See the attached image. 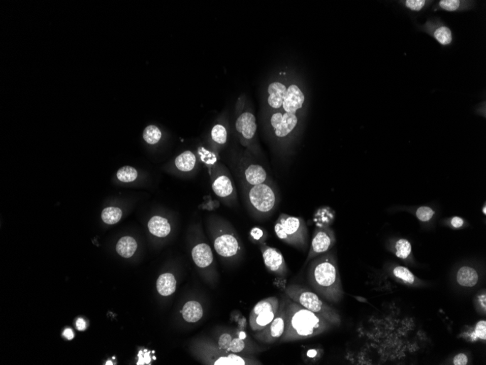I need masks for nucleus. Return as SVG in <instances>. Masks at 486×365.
<instances>
[{"mask_svg": "<svg viewBox=\"0 0 486 365\" xmlns=\"http://www.w3.org/2000/svg\"><path fill=\"white\" fill-rule=\"evenodd\" d=\"M243 179L248 186H253L266 182L268 176L261 165L250 164L244 170Z\"/></svg>", "mask_w": 486, "mask_h": 365, "instance_id": "4468645a", "label": "nucleus"}, {"mask_svg": "<svg viewBox=\"0 0 486 365\" xmlns=\"http://www.w3.org/2000/svg\"><path fill=\"white\" fill-rule=\"evenodd\" d=\"M247 364L248 362L243 357L233 353L227 356H222L214 362L215 365H245Z\"/></svg>", "mask_w": 486, "mask_h": 365, "instance_id": "cd10ccee", "label": "nucleus"}, {"mask_svg": "<svg viewBox=\"0 0 486 365\" xmlns=\"http://www.w3.org/2000/svg\"><path fill=\"white\" fill-rule=\"evenodd\" d=\"M211 138L213 142L219 145H223L227 142V130L221 124L213 126L211 130Z\"/></svg>", "mask_w": 486, "mask_h": 365, "instance_id": "c85d7f7f", "label": "nucleus"}, {"mask_svg": "<svg viewBox=\"0 0 486 365\" xmlns=\"http://www.w3.org/2000/svg\"><path fill=\"white\" fill-rule=\"evenodd\" d=\"M285 300L286 324L280 340L281 342H293L315 337L334 327L323 317L294 302L286 294Z\"/></svg>", "mask_w": 486, "mask_h": 365, "instance_id": "f03ea898", "label": "nucleus"}, {"mask_svg": "<svg viewBox=\"0 0 486 365\" xmlns=\"http://www.w3.org/2000/svg\"><path fill=\"white\" fill-rule=\"evenodd\" d=\"M439 4H440L441 8L445 10V11H454L458 9L459 6H460V2L457 1V0H443V1H440Z\"/></svg>", "mask_w": 486, "mask_h": 365, "instance_id": "72a5a7b5", "label": "nucleus"}, {"mask_svg": "<svg viewBox=\"0 0 486 365\" xmlns=\"http://www.w3.org/2000/svg\"><path fill=\"white\" fill-rule=\"evenodd\" d=\"M336 242L335 233L329 226L317 227L314 230L312 243L305 264L314 258L331 251Z\"/></svg>", "mask_w": 486, "mask_h": 365, "instance_id": "6e6552de", "label": "nucleus"}, {"mask_svg": "<svg viewBox=\"0 0 486 365\" xmlns=\"http://www.w3.org/2000/svg\"><path fill=\"white\" fill-rule=\"evenodd\" d=\"M213 191L216 196L221 198H227L235 194V187L231 179L226 174H219L212 185Z\"/></svg>", "mask_w": 486, "mask_h": 365, "instance_id": "f3484780", "label": "nucleus"}, {"mask_svg": "<svg viewBox=\"0 0 486 365\" xmlns=\"http://www.w3.org/2000/svg\"><path fill=\"white\" fill-rule=\"evenodd\" d=\"M286 324V300L285 296L280 301L278 311L275 319L263 329L255 332L254 337L265 344H275L280 340L285 332Z\"/></svg>", "mask_w": 486, "mask_h": 365, "instance_id": "0eeeda50", "label": "nucleus"}, {"mask_svg": "<svg viewBox=\"0 0 486 365\" xmlns=\"http://www.w3.org/2000/svg\"><path fill=\"white\" fill-rule=\"evenodd\" d=\"M285 293L294 302L322 316L333 325H340L341 319L338 311L325 302L318 294L311 289L300 284H293L287 286Z\"/></svg>", "mask_w": 486, "mask_h": 365, "instance_id": "7ed1b4c3", "label": "nucleus"}, {"mask_svg": "<svg viewBox=\"0 0 486 365\" xmlns=\"http://www.w3.org/2000/svg\"><path fill=\"white\" fill-rule=\"evenodd\" d=\"M417 218L422 222H428L435 215V211L429 206H421L416 210Z\"/></svg>", "mask_w": 486, "mask_h": 365, "instance_id": "2f4dec72", "label": "nucleus"}, {"mask_svg": "<svg viewBox=\"0 0 486 365\" xmlns=\"http://www.w3.org/2000/svg\"><path fill=\"white\" fill-rule=\"evenodd\" d=\"M482 211H483L484 215H485V214H486V211H485V205H484L483 210H482Z\"/></svg>", "mask_w": 486, "mask_h": 365, "instance_id": "a18cd8bd", "label": "nucleus"}, {"mask_svg": "<svg viewBox=\"0 0 486 365\" xmlns=\"http://www.w3.org/2000/svg\"><path fill=\"white\" fill-rule=\"evenodd\" d=\"M250 235L254 238L255 240H260L261 238L263 236V231L262 229L258 228H254L250 231Z\"/></svg>", "mask_w": 486, "mask_h": 365, "instance_id": "ea45409f", "label": "nucleus"}, {"mask_svg": "<svg viewBox=\"0 0 486 365\" xmlns=\"http://www.w3.org/2000/svg\"><path fill=\"white\" fill-rule=\"evenodd\" d=\"M117 177L122 182H131L138 177V172L135 168L126 166L118 170Z\"/></svg>", "mask_w": 486, "mask_h": 365, "instance_id": "bb28decb", "label": "nucleus"}, {"mask_svg": "<svg viewBox=\"0 0 486 365\" xmlns=\"http://www.w3.org/2000/svg\"><path fill=\"white\" fill-rule=\"evenodd\" d=\"M267 92L269 94L267 102L271 108L280 109L286 95L287 87L285 85L279 82H272L269 85Z\"/></svg>", "mask_w": 486, "mask_h": 365, "instance_id": "2eb2a0df", "label": "nucleus"}, {"mask_svg": "<svg viewBox=\"0 0 486 365\" xmlns=\"http://www.w3.org/2000/svg\"><path fill=\"white\" fill-rule=\"evenodd\" d=\"M137 247V242L133 237L124 236L117 242L116 250L121 257L130 258L135 253Z\"/></svg>", "mask_w": 486, "mask_h": 365, "instance_id": "4be33fe9", "label": "nucleus"}, {"mask_svg": "<svg viewBox=\"0 0 486 365\" xmlns=\"http://www.w3.org/2000/svg\"><path fill=\"white\" fill-rule=\"evenodd\" d=\"M395 255L400 259L405 260L411 255L412 252V247L411 243L408 240L402 239L398 240L395 244Z\"/></svg>", "mask_w": 486, "mask_h": 365, "instance_id": "a878e982", "label": "nucleus"}, {"mask_svg": "<svg viewBox=\"0 0 486 365\" xmlns=\"http://www.w3.org/2000/svg\"><path fill=\"white\" fill-rule=\"evenodd\" d=\"M245 344L244 339L242 338H235L232 339L231 343H230V346H229L228 352L233 353V354H240V353L243 352V350L245 349Z\"/></svg>", "mask_w": 486, "mask_h": 365, "instance_id": "473e14b6", "label": "nucleus"}, {"mask_svg": "<svg viewBox=\"0 0 486 365\" xmlns=\"http://www.w3.org/2000/svg\"><path fill=\"white\" fill-rule=\"evenodd\" d=\"M280 301L277 297H270L254 306L249 316V325L252 330L258 332L272 322L278 311Z\"/></svg>", "mask_w": 486, "mask_h": 365, "instance_id": "39448f33", "label": "nucleus"}, {"mask_svg": "<svg viewBox=\"0 0 486 365\" xmlns=\"http://www.w3.org/2000/svg\"><path fill=\"white\" fill-rule=\"evenodd\" d=\"M307 279L314 292L325 300L336 303L344 298V289L334 252L329 251L311 260Z\"/></svg>", "mask_w": 486, "mask_h": 365, "instance_id": "f257e3e1", "label": "nucleus"}, {"mask_svg": "<svg viewBox=\"0 0 486 365\" xmlns=\"http://www.w3.org/2000/svg\"><path fill=\"white\" fill-rule=\"evenodd\" d=\"M235 129L241 138L243 145H248L256 134L257 125L255 117L250 112L240 114L235 122Z\"/></svg>", "mask_w": 486, "mask_h": 365, "instance_id": "9b49d317", "label": "nucleus"}, {"mask_svg": "<svg viewBox=\"0 0 486 365\" xmlns=\"http://www.w3.org/2000/svg\"><path fill=\"white\" fill-rule=\"evenodd\" d=\"M435 38L441 44V45H446L451 43L452 34L450 30L446 26H442L438 28L435 31Z\"/></svg>", "mask_w": 486, "mask_h": 365, "instance_id": "7c9ffc66", "label": "nucleus"}, {"mask_svg": "<svg viewBox=\"0 0 486 365\" xmlns=\"http://www.w3.org/2000/svg\"><path fill=\"white\" fill-rule=\"evenodd\" d=\"M143 138L148 144H155L159 142L162 138V132L157 126L150 125L144 129Z\"/></svg>", "mask_w": 486, "mask_h": 365, "instance_id": "393cba45", "label": "nucleus"}, {"mask_svg": "<svg viewBox=\"0 0 486 365\" xmlns=\"http://www.w3.org/2000/svg\"><path fill=\"white\" fill-rule=\"evenodd\" d=\"M479 302H480L481 306H482L483 308L484 311H485L486 309V302H485V294H483L482 295L479 296Z\"/></svg>", "mask_w": 486, "mask_h": 365, "instance_id": "37998d69", "label": "nucleus"}, {"mask_svg": "<svg viewBox=\"0 0 486 365\" xmlns=\"http://www.w3.org/2000/svg\"><path fill=\"white\" fill-rule=\"evenodd\" d=\"M122 212L120 208L117 207H108L104 208L102 214V220L108 225H114L118 223L122 218Z\"/></svg>", "mask_w": 486, "mask_h": 365, "instance_id": "b1692460", "label": "nucleus"}, {"mask_svg": "<svg viewBox=\"0 0 486 365\" xmlns=\"http://www.w3.org/2000/svg\"><path fill=\"white\" fill-rule=\"evenodd\" d=\"M182 315L186 322H198L203 317V308L197 301H189L183 307Z\"/></svg>", "mask_w": 486, "mask_h": 365, "instance_id": "aec40b11", "label": "nucleus"}, {"mask_svg": "<svg viewBox=\"0 0 486 365\" xmlns=\"http://www.w3.org/2000/svg\"><path fill=\"white\" fill-rule=\"evenodd\" d=\"M157 289L162 296L171 295L176 289V280L171 273H164L157 279Z\"/></svg>", "mask_w": 486, "mask_h": 365, "instance_id": "412c9836", "label": "nucleus"}, {"mask_svg": "<svg viewBox=\"0 0 486 365\" xmlns=\"http://www.w3.org/2000/svg\"><path fill=\"white\" fill-rule=\"evenodd\" d=\"M76 326H77L78 330L84 331L86 329V322L82 318H79L76 322Z\"/></svg>", "mask_w": 486, "mask_h": 365, "instance_id": "a19ab883", "label": "nucleus"}, {"mask_svg": "<svg viewBox=\"0 0 486 365\" xmlns=\"http://www.w3.org/2000/svg\"><path fill=\"white\" fill-rule=\"evenodd\" d=\"M262 252L267 268L278 277H286L288 269L280 251L264 245L262 247Z\"/></svg>", "mask_w": 486, "mask_h": 365, "instance_id": "1a4fd4ad", "label": "nucleus"}, {"mask_svg": "<svg viewBox=\"0 0 486 365\" xmlns=\"http://www.w3.org/2000/svg\"><path fill=\"white\" fill-rule=\"evenodd\" d=\"M232 339H233V337H232L231 334H228V333L221 334L219 339H218V347H219V349L223 350V351H228L229 346H230Z\"/></svg>", "mask_w": 486, "mask_h": 365, "instance_id": "f704fd0d", "label": "nucleus"}, {"mask_svg": "<svg viewBox=\"0 0 486 365\" xmlns=\"http://www.w3.org/2000/svg\"><path fill=\"white\" fill-rule=\"evenodd\" d=\"M450 223H451V225L454 228H460L461 227L463 226L464 224H465V221H464L463 219L462 218L454 217V218L451 219Z\"/></svg>", "mask_w": 486, "mask_h": 365, "instance_id": "58836bf2", "label": "nucleus"}, {"mask_svg": "<svg viewBox=\"0 0 486 365\" xmlns=\"http://www.w3.org/2000/svg\"><path fill=\"white\" fill-rule=\"evenodd\" d=\"M196 156L191 151H185L175 159V165L179 171L188 172L194 169L196 165Z\"/></svg>", "mask_w": 486, "mask_h": 365, "instance_id": "5701e85b", "label": "nucleus"}, {"mask_svg": "<svg viewBox=\"0 0 486 365\" xmlns=\"http://www.w3.org/2000/svg\"><path fill=\"white\" fill-rule=\"evenodd\" d=\"M275 232L277 238L287 245L306 250L308 245V230L304 219L281 214L276 221Z\"/></svg>", "mask_w": 486, "mask_h": 365, "instance_id": "20e7f679", "label": "nucleus"}, {"mask_svg": "<svg viewBox=\"0 0 486 365\" xmlns=\"http://www.w3.org/2000/svg\"><path fill=\"white\" fill-rule=\"evenodd\" d=\"M148 228L151 234L159 238L167 236L171 230V225L168 220L159 216L151 218L148 223Z\"/></svg>", "mask_w": 486, "mask_h": 365, "instance_id": "a211bd4d", "label": "nucleus"}, {"mask_svg": "<svg viewBox=\"0 0 486 365\" xmlns=\"http://www.w3.org/2000/svg\"><path fill=\"white\" fill-rule=\"evenodd\" d=\"M63 336H64L67 339L72 340L74 337H75V334H74L73 331L69 328V329H65L64 332H63Z\"/></svg>", "mask_w": 486, "mask_h": 365, "instance_id": "79ce46f5", "label": "nucleus"}, {"mask_svg": "<svg viewBox=\"0 0 486 365\" xmlns=\"http://www.w3.org/2000/svg\"><path fill=\"white\" fill-rule=\"evenodd\" d=\"M112 364V361H107V364Z\"/></svg>", "mask_w": 486, "mask_h": 365, "instance_id": "49530a36", "label": "nucleus"}, {"mask_svg": "<svg viewBox=\"0 0 486 365\" xmlns=\"http://www.w3.org/2000/svg\"><path fill=\"white\" fill-rule=\"evenodd\" d=\"M214 248L220 256L231 258L240 251V242L233 233H223L214 240Z\"/></svg>", "mask_w": 486, "mask_h": 365, "instance_id": "f8f14e48", "label": "nucleus"}, {"mask_svg": "<svg viewBox=\"0 0 486 365\" xmlns=\"http://www.w3.org/2000/svg\"><path fill=\"white\" fill-rule=\"evenodd\" d=\"M270 124L277 137L285 138L297 127L298 117L296 114L277 112L271 116Z\"/></svg>", "mask_w": 486, "mask_h": 365, "instance_id": "9d476101", "label": "nucleus"}, {"mask_svg": "<svg viewBox=\"0 0 486 365\" xmlns=\"http://www.w3.org/2000/svg\"><path fill=\"white\" fill-rule=\"evenodd\" d=\"M393 273L397 278L401 279L408 284H413L415 282V277L407 267L397 266L393 270Z\"/></svg>", "mask_w": 486, "mask_h": 365, "instance_id": "c756f323", "label": "nucleus"}, {"mask_svg": "<svg viewBox=\"0 0 486 365\" xmlns=\"http://www.w3.org/2000/svg\"><path fill=\"white\" fill-rule=\"evenodd\" d=\"M304 100L305 97L302 90L297 85H290L287 89L282 109L287 113L296 114L299 109L302 108Z\"/></svg>", "mask_w": 486, "mask_h": 365, "instance_id": "ddd939ff", "label": "nucleus"}, {"mask_svg": "<svg viewBox=\"0 0 486 365\" xmlns=\"http://www.w3.org/2000/svg\"><path fill=\"white\" fill-rule=\"evenodd\" d=\"M457 279L462 287H472L478 282V273L473 267L463 266L458 270Z\"/></svg>", "mask_w": 486, "mask_h": 365, "instance_id": "6ab92c4d", "label": "nucleus"}, {"mask_svg": "<svg viewBox=\"0 0 486 365\" xmlns=\"http://www.w3.org/2000/svg\"><path fill=\"white\" fill-rule=\"evenodd\" d=\"M426 2L424 0H408L405 5L412 11H418L422 10L425 6Z\"/></svg>", "mask_w": 486, "mask_h": 365, "instance_id": "e433bc0d", "label": "nucleus"}, {"mask_svg": "<svg viewBox=\"0 0 486 365\" xmlns=\"http://www.w3.org/2000/svg\"><path fill=\"white\" fill-rule=\"evenodd\" d=\"M191 255L195 263L202 268L209 266L213 261L211 248L206 244H199L195 246L191 252Z\"/></svg>", "mask_w": 486, "mask_h": 365, "instance_id": "dca6fc26", "label": "nucleus"}, {"mask_svg": "<svg viewBox=\"0 0 486 365\" xmlns=\"http://www.w3.org/2000/svg\"><path fill=\"white\" fill-rule=\"evenodd\" d=\"M453 363L455 365H466L468 363V358L467 355L461 353L453 358Z\"/></svg>", "mask_w": 486, "mask_h": 365, "instance_id": "4c0bfd02", "label": "nucleus"}, {"mask_svg": "<svg viewBox=\"0 0 486 365\" xmlns=\"http://www.w3.org/2000/svg\"><path fill=\"white\" fill-rule=\"evenodd\" d=\"M248 198L250 206L260 213L271 212L277 203L275 190L268 183L249 186Z\"/></svg>", "mask_w": 486, "mask_h": 365, "instance_id": "423d86ee", "label": "nucleus"}, {"mask_svg": "<svg viewBox=\"0 0 486 365\" xmlns=\"http://www.w3.org/2000/svg\"><path fill=\"white\" fill-rule=\"evenodd\" d=\"M475 334L477 338L485 341L486 340V322L485 321H480L476 324Z\"/></svg>", "mask_w": 486, "mask_h": 365, "instance_id": "c9c22d12", "label": "nucleus"}, {"mask_svg": "<svg viewBox=\"0 0 486 365\" xmlns=\"http://www.w3.org/2000/svg\"><path fill=\"white\" fill-rule=\"evenodd\" d=\"M317 354V350L312 349L309 350L308 352L307 353V356L309 358H314Z\"/></svg>", "mask_w": 486, "mask_h": 365, "instance_id": "c03bdc74", "label": "nucleus"}]
</instances>
